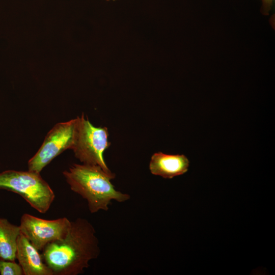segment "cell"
<instances>
[{
	"instance_id": "1",
	"label": "cell",
	"mask_w": 275,
	"mask_h": 275,
	"mask_svg": "<svg viewBox=\"0 0 275 275\" xmlns=\"http://www.w3.org/2000/svg\"><path fill=\"white\" fill-rule=\"evenodd\" d=\"M41 252L53 275H78L98 257L100 248L92 224L79 217L71 222L65 238L47 244Z\"/></svg>"
},
{
	"instance_id": "2",
	"label": "cell",
	"mask_w": 275,
	"mask_h": 275,
	"mask_svg": "<svg viewBox=\"0 0 275 275\" xmlns=\"http://www.w3.org/2000/svg\"><path fill=\"white\" fill-rule=\"evenodd\" d=\"M63 174L70 189L87 201L91 213L107 211L113 200L122 203L130 199L129 194L117 190L112 184L115 174L98 166L74 163Z\"/></svg>"
},
{
	"instance_id": "3",
	"label": "cell",
	"mask_w": 275,
	"mask_h": 275,
	"mask_svg": "<svg viewBox=\"0 0 275 275\" xmlns=\"http://www.w3.org/2000/svg\"><path fill=\"white\" fill-rule=\"evenodd\" d=\"M0 189L16 193L41 213H46L55 195L40 173L30 171L6 170L0 173Z\"/></svg>"
},
{
	"instance_id": "4",
	"label": "cell",
	"mask_w": 275,
	"mask_h": 275,
	"mask_svg": "<svg viewBox=\"0 0 275 275\" xmlns=\"http://www.w3.org/2000/svg\"><path fill=\"white\" fill-rule=\"evenodd\" d=\"M75 143L72 148L75 157L84 164L100 167L105 172L113 173L106 165L103 153L111 145L106 127H95L84 114L78 117Z\"/></svg>"
},
{
	"instance_id": "5",
	"label": "cell",
	"mask_w": 275,
	"mask_h": 275,
	"mask_svg": "<svg viewBox=\"0 0 275 275\" xmlns=\"http://www.w3.org/2000/svg\"><path fill=\"white\" fill-rule=\"evenodd\" d=\"M78 117L56 124L47 133L36 153L29 160L28 170L40 173L55 157L67 149H72L76 136Z\"/></svg>"
},
{
	"instance_id": "6",
	"label": "cell",
	"mask_w": 275,
	"mask_h": 275,
	"mask_svg": "<svg viewBox=\"0 0 275 275\" xmlns=\"http://www.w3.org/2000/svg\"><path fill=\"white\" fill-rule=\"evenodd\" d=\"M71 225V221L66 217L48 220L24 213L19 227L20 233L41 251L47 244L65 238Z\"/></svg>"
},
{
	"instance_id": "7",
	"label": "cell",
	"mask_w": 275,
	"mask_h": 275,
	"mask_svg": "<svg viewBox=\"0 0 275 275\" xmlns=\"http://www.w3.org/2000/svg\"><path fill=\"white\" fill-rule=\"evenodd\" d=\"M39 251L20 233L17 240L16 259L24 275H53Z\"/></svg>"
},
{
	"instance_id": "8",
	"label": "cell",
	"mask_w": 275,
	"mask_h": 275,
	"mask_svg": "<svg viewBox=\"0 0 275 275\" xmlns=\"http://www.w3.org/2000/svg\"><path fill=\"white\" fill-rule=\"evenodd\" d=\"M189 166V161L183 154L171 155L158 152L152 155L149 168L154 175L172 179L187 172Z\"/></svg>"
},
{
	"instance_id": "9",
	"label": "cell",
	"mask_w": 275,
	"mask_h": 275,
	"mask_svg": "<svg viewBox=\"0 0 275 275\" xmlns=\"http://www.w3.org/2000/svg\"><path fill=\"white\" fill-rule=\"evenodd\" d=\"M20 234L19 225L0 217V260L15 261L17 240Z\"/></svg>"
},
{
	"instance_id": "10",
	"label": "cell",
	"mask_w": 275,
	"mask_h": 275,
	"mask_svg": "<svg viewBox=\"0 0 275 275\" xmlns=\"http://www.w3.org/2000/svg\"><path fill=\"white\" fill-rule=\"evenodd\" d=\"M1 275H24L21 266L15 261L0 260Z\"/></svg>"
},
{
	"instance_id": "11",
	"label": "cell",
	"mask_w": 275,
	"mask_h": 275,
	"mask_svg": "<svg viewBox=\"0 0 275 275\" xmlns=\"http://www.w3.org/2000/svg\"><path fill=\"white\" fill-rule=\"evenodd\" d=\"M262 6L261 12L264 15H268L273 4V0H261Z\"/></svg>"
},
{
	"instance_id": "12",
	"label": "cell",
	"mask_w": 275,
	"mask_h": 275,
	"mask_svg": "<svg viewBox=\"0 0 275 275\" xmlns=\"http://www.w3.org/2000/svg\"><path fill=\"white\" fill-rule=\"evenodd\" d=\"M106 1H110V0H106ZM112 1H116V0H112Z\"/></svg>"
}]
</instances>
